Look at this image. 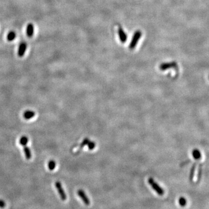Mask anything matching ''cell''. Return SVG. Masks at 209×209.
<instances>
[{
  "label": "cell",
  "instance_id": "12",
  "mask_svg": "<svg viewBox=\"0 0 209 209\" xmlns=\"http://www.w3.org/2000/svg\"><path fill=\"white\" fill-rule=\"evenodd\" d=\"M28 138L26 136H23V137L21 138L20 141H19L20 144L22 145V146H23L26 145V144L28 143Z\"/></svg>",
  "mask_w": 209,
  "mask_h": 209
},
{
  "label": "cell",
  "instance_id": "13",
  "mask_svg": "<svg viewBox=\"0 0 209 209\" xmlns=\"http://www.w3.org/2000/svg\"><path fill=\"white\" fill-rule=\"evenodd\" d=\"M178 203L180 206L185 207L187 204V200L184 197H180L178 200Z\"/></svg>",
  "mask_w": 209,
  "mask_h": 209
},
{
  "label": "cell",
  "instance_id": "18",
  "mask_svg": "<svg viewBox=\"0 0 209 209\" xmlns=\"http://www.w3.org/2000/svg\"><path fill=\"white\" fill-rule=\"evenodd\" d=\"M195 165H193L191 170V174H190V180H192L194 176V174H195Z\"/></svg>",
  "mask_w": 209,
  "mask_h": 209
},
{
  "label": "cell",
  "instance_id": "2",
  "mask_svg": "<svg viewBox=\"0 0 209 209\" xmlns=\"http://www.w3.org/2000/svg\"><path fill=\"white\" fill-rule=\"evenodd\" d=\"M141 36H142V32L140 30H137L135 32L133 35L131 41L129 45V48L130 50H133L136 47L138 43V41L140 40Z\"/></svg>",
  "mask_w": 209,
  "mask_h": 209
},
{
  "label": "cell",
  "instance_id": "3",
  "mask_svg": "<svg viewBox=\"0 0 209 209\" xmlns=\"http://www.w3.org/2000/svg\"><path fill=\"white\" fill-rule=\"evenodd\" d=\"M55 187L57 189L58 192L59 194V196L61 197V199L63 201H65L67 199V196L66 193L65 192L62 186V184L59 181H56L55 183Z\"/></svg>",
  "mask_w": 209,
  "mask_h": 209
},
{
  "label": "cell",
  "instance_id": "7",
  "mask_svg": "<svg viewBox=\"0 0 209 209\" xmlns=\"http://www.w3.org/2000/svg\"><path fill=\"white\" fill-rule=\"evenodd\" d=\"M118 34H119V39H120V40L121 41V43H126L127 40V36L126 33L124 32V31L123 30L122 28H119Z\"/></svg>",
  "mask_w": 209,
  "mask_h": 209
},
{
  "label": "cell",
  "instance_id": "17",
  "mask_svg": "<svg viewBox=\"0 0 209 209\" xmlns=\"http://www.w3.org/2000/svg\"><path fill=\"white\" fill-rule=\"evenodd\" d=\"M87 146H88V148L89 150H93L95 148V143L94 142H93V141H89L88 144H87Z\"/></svg>",
  "mask_w": 209,
  "mask_h": 209
},
{
  "label": "cell",
  "instance_id": "10",
  "mask_svg": "<svg viewBox=\"0 0 209 209\" xmlns=\"http://www.w3.org/2000/svg\"><path fill=\"white\" fill-rule=\"evenodd\" d=\"M23 150H24V152H25L26 159H30L32 158V154H31V151H30V148L26 145H25V146H24Z\"/></svg>",
  "mask_w": 209,
  "mask_h": 209
},
{
  "label": "cell",
  "instance_id": "6",
  "mask_svg": "<svg viewBox=\"0 0 209 209\" xmlns=\"http://www.w3.org/2000/svg\"><path fill=\"white\" fill-rule=\"evenodd\" d=\"M26 48H27V44L25 43H22L19 45L18 52H17V54L19 57H23L24 56L26 52Z\"/></svg>",
  "mask_w": 209,
  "mask_h": 209
},
{
  "label": "cell",
  "instance_id": "8",
  "mask_svg": "<svg viewBox=\"0 0 209 209\" xmlns=\"http://www.w3.org/2000/svg\"><path fill=\"white\" fill-rule=\"evenodd\" d=\"M34 28L33 24H28L26 28V34L28 37H32L34 35Z\"/></svg>",
  "mask_w": 209,
  "mask_h": 209
},
{
  "label": "cell",
  "instance_id": "14",
  "mask_svg": "<svg viewBox=\"0 0 209 209\" xmlns=\"http://www.w3.org/2000/svg\"><path fill=\"white\" fill-rule=\"evenodd\" d=\"M48 169H50V170H54L55 169V167H56V162L54 160H51L48 162Z\"/></svg>",
  "mask_w": 209,
  "mask_h": 209
},
{
  "label": "cell",
  "instance_id": "11",
  "mask_svg": "<svg viewBox=\"0 0 209 209\" xmlns=\"http://www.w3.org/2000/svg\"><path fill=\"white\" fill-rule=\"evenodd\" d=\"M16 38V33H15L13 31H11L10 33L8 34L7 36V40L9 41H12L13 40H14Z\"/></svg>",
  "mask_w": 209,
  "mask_h": 209
},
{
  "label": "cell",
  "instance_id": "4",
  "mask_svg": "<svg viewBox=\"0 0 209 209\" xmlns=\"http://www.w3.org/2000/svg\"><path fill=\"white\" fill-rule=\"evenodd\" d=\"M78 196L82 199L84 203L86 206H89L90 204V200L86 195V193L83 191V189H78L77 191Z\"/></svg>",
  "mask_w": 209,
  "mask_h": 209
},
{
  "label": "cell",
  "instance_id": "5",
  "mask_svg": "<svg viewBox=\"0 0 209 209\" xmlns=\"http://www.w3.org/2000/svg\"><path fill=\"white\" fill-rule=\"evenodd\" d=\"M177 66L176 62H167V63H162L160 65V69L162 71H165L169 69L173 68Z\"/></svg>",
  "mask_w": 209,
  "mask_h": 209
},
{
  "label": "cell",
  "instance_id": "1",
  "mask_svg": "<svg viewBox=\"0 0 209 209\" xmlns=\"http://www.w3.org/2000/svg\"><path fill=\"white\" fill-rule=\"evenodd\" d=\"M148 182L151 187L154 189V191L159 195L160 196H163L165 194V190L160 187L159 185L154 181V178L151 177L149 178Z\"/></svg>",
  "mask_w": 209,
  "mask_h": 209
},
{
  "label": "cell",
  "instance_id": "9",
  "mask_svg": "<svg viewBox=\"0 0 209 209\" xmlns=\"http://www.w3.org/2000/svg\"><path fill=\"white\" fill-rule=\"evenodd\" d=\"M35 115H36L35 112L32 110H26L24 112L23 116L26 120H29L34 117Z\"/></svg>",
  "mask_w": 209,
  "mask_h": 209
},
{
  "label": "cell",
  "instance_id": "15",
  "mask_svg": "<svg viewBox=\"0 0 209 209\" xmlns=\"http://www.w3.org/2000/svg\"><path fill=\"white\" fill-rule=\"evenodd\" d=\"M193 156L195 159H198L200 158V152H199V150L198 149H195L192 152Z\"/></svg>",
  "mask_w": 209,
  "mask_h": 209
},
{
  "label": "cell",
  "instance_id": "16",
  "mask_svg": "<svg viewBox=\"0 0 209 209\" xmlns=\"http://www.w3.org/2000/svg\"><path fill=\"white\" fill-rule=\"evenodd\" d=\"M89 141V139L88 138H85L83 141V142L81 143L80 145V149H82L83 148L84 146H85L86 145H87L88 142Z\"/></svg>",
  "mask_w": 209,
  "mask_h": 209
},
{
  "label": "cell",
  "instance_id": "19",
  "mask_svg": "<svg viewBox=\"0 0 209 209\" xmlns=\"http://www.w3.org/2000/svg\"><path fill=\"white\" fill-rule=\"evenodd\" d=\"M6 207V203L4 202L2 200L0 199V208L4 209Z\"/></svg>",
  "mask_w": 209,
  "mask_h": 209
}]
</instances>
